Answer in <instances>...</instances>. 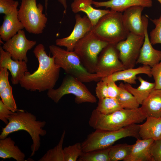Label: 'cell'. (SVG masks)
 Instances as JSON below:
<instances>
[{"mask_svg":"<svg viewBox=\"0 0 161 161\" xmlns=\"http://www.w3.org/2000/svg\"><path fill=\"white\" fill-rule=\"evenodd\" d=\"M49 48L56 64L67 75L83 83L98 81L101 79L96 73H89L86 70L74 51L65 50L55 45H50Z\"/></svg>","mask_w":161,"mask_h":161,"instance_id":"277c9868","label":"cell"},{"mask_svg":"<svg viewBox=\"0 0 161 161\" xmlns=\"http://www.w3.org/2000/svg\"><path fill=\"white\" fill-rule=\"evenodd\" d=\"M19 3L14 0H0V13L5 15L11 12L18 7Z\"/></svg>","mask_w":161,"mask_h":161,"instance_id":"836d02e7","label":"cell"},{"mask_svg":"<svg viewBox=\"0 0 161 161\" xmlns=\"http://www.w3.org/2000/svg\"><path fill=\"white\" fill-rule=\"evenodd\" d=\"M33 52L38 61V67L32 73L26 72L19 83L22 88L31 91L53 89L59 78L61 68L55 63L54 57L47 55L43 44L37 45Z\"/></svg>","mask_w":161,"mask_h":161,"instance_id":"6da1fadb","label":"cell"},{"mask_svg":"<svg viewBox=\"0 0 161 161\" xmlns=\"http://www.w3.org/2000/svg\"><path fill=\"white\" fill-rule=\"evenodd\" d=\"M8 120V123L2 129L0 139L6 138L14 132L21 130L26 131L32 140L30 157L33 156L40 148V136H43L47 134V131L43 129L46 122L37 120L35 115L22 109H19L11 115Z\"/></svg>","mask_w":161,"mask_h":161,"instance_id":"7a4b0ae2","label":"cell"},{"mask_svg":"<svg viewBox=\"0 0 161 161\" xmlns=\"http://www.w3.org/2000/svg\"><path fill=\"white\" fill-rule=\"evenodd\" d=\"M66 132L64 130L58 144L48 150L39 161H65L63 145Z\"/></svg>","mask_w":161,"mask_h":161,"instance_id":"4316f807","label":"cell"},{"mask_svg":"<svg viewBox=\"0 0 161 161\" xmlns=\"http://www.w3.org/2000/svg\"><path fill=\"white\" fill-rule=\"evenodd\" d=\"M65 161H76L84 153L81 143H77L64 149Z\"/></svg>","mask_w":161,"mask_h":161,"instance_id":"4dcf8cb0","label":"cell"},{"mask_svg":"<svg viewBox=\"0 0 161 161\" xmlns=\"http://www.w3.org/2000/svg\"><path fill=\"white\" fill-rule=\"evenodd\" d=\"M6 68L10 72L12 83L16 85L28 71L27 62L13 60L10 53L0 47V67Z\"/></svg>","mask_w":161,"mask_h":161,"instance_id":"9a60e30c","label":"cell"},{"mask_svg":"<svg viewBox=\"0 0 161 161\" xmlns=\"http://www.w3.org/2000/svg\"><path fill=\"white\" fill-rule=\"evenodd\" d=\"M152 139H137L130 154L123 161H153L150 148L154 141Z\"/></svg>","mask_w":161,"mask_h":161,"instance_id":"ffe728a7","label":"cell"},{"mask_svg":"<svg viewBox=\"0 0 161 161\" xmlns=\"http://www.w3.org/2000/svg\"><path fill=\"white\" fill-rule=\"evenodd\" d=\"M137 79L140 83L137 88H135L131 84L126 83L124 84V86L125 89L135 97L139 104L141 105L151 92L154 89L155 84L154 83L145 80L141 76L137 77Z\"/></svg>","mask_w":161,"mask_h":161,"instance_id":"d4e9b609","label":"cell"},{"mask_svg":"<svg viewBox=\"0 0 161 161\" xmlns=\"http://www.w3.org/2000/svg\"><path fill=\"white\" fill-rule=\"evenodd\" d=\"M93 1V0H74L71 4V8L74 13L80 11L85 13L93 26L102 17L109 13L110 10L95 9L91 5Z\"/></svg>","mask_w":161,"mask_h":161,"instance_id":"ac0fdd59","label":"cell"},{"mask_svg":"<svg viewBox=\"0 0 161 161\" xmlns=\"http://www.w3.org/2000/svg\"><path fill=\"white\" fill-rule=\"evenodd\" d=\"M144 7L140 6L131 7L123 14L124 25L131 32L137 35H144V27L141 16Z\"/></svg>","mask_w":161,"mask_h":161,"instance_id":"2e32d148","label":"cell"},{"mask_svg":"<svg viewBox=\"0 0 161 161\" xmlns=\"http://www.w3.org/2000/svg\"><path fill=\"white\" fill-rule=\"evenodd\" d=\"M148 18L146 15L142 16L144 27V39L136 64L151 67L161 60V51L154 48L150 42L148 33Z\"/></svg>","mask_w":161,"mask_h":161,"instance_id":"5bb4252c","label":"cell"},{"mask_svg":"<svg viewBox=\"0 0 161 161\" xmlns=\"http://www.w3.org/2000/svg\"><path fill=\"white\" fill-rule=\"evenodd\" d=\"M75 19V24L70 35L67 37L55 40L56 45L64 47L66 48V50L69 51H74L77 42L90 31L93 26L90 20L86 16L82 17L77 14Z\"/></svg>","mask_w":161,"mask_h":161,"instance_id":"4fadbf2b","label":"cell"},{"mask_svg":"<svg viewBox=\"0 0 161 161\" xmlns=\"http://www.w3.org/2000/svg\"><path fill=\"white\" fill-rule=\"evenodd\" d=\"M17 7L11 12L5 15L3 21L0 27V37L3 41H6L16 35L24 27L18 18Z\"/></svg>","mask_w":161,"mask_h":161,"instance_id":"e0dca14e","label":"cell"},{"mask_svg":"<svg viewBox=\"0 0 161 161\" xmlns=\"http://www.w3.org/2000/svg\"><path fill=\"white\" fill-rule=\"evenodd\" d=\"M45 0V6L46 9V14H47V7L48 0ZM58 1L62 5L65 10H66L67 7L66 0H58Z\"/></svg>","mask_w":161,"mask_h":161,"instance_id":"60d3db41","label":"cell"},{"mask_svg":"<svg viewBox=\"0 0 161 161\" xmlns=\"http://www.w3.org/2000/svg\"><path fill=\"white\" fill-rule=\"evenodd\" d=\"M144 39V35L130 32L126 38L115 45L119 58L125 69L134 68L136 64Z\"/></svg>","mask_w":161,"mask_h":161,"instance_id":"30bf717a","label":"cell"},{"mask_svg":"<svg viewBox=\"0 0 161 161\" xmlns=\"http://www.w3.org/2000/svg\"><path fill=\"white\" fill-rule=\"evenodd\" d=\"M109 44L95 35L90 31L76 43L74 51L89 73H95L99 55Z\"/></svg>","mask_w":161,"mask_h":161,"instance_id":"ba28073f","label":"cell"},{"mask_svg":"<svg viewBox=\"0 0 161 161\" xmlns=\"http://www.w3.org/2000/svg\"><path fill=\"white\" fill-rule=\"evenodd\" d=\"M146 118L140 107L133 109H123L108 114L101 113L95 109L92 112L89 124L95 130L114 131L142 123Z\"/></svg>","mask_w":161,"mask_h":161,"instance_id":"3957f363","label":"cell"},{"mask_svg":"<svg viewBox=\"0 0 161 161\" xmlns=\"http://www.w3.org/2000/svg\"><path fill=\"white\" fill-rule=\"evenodd\" d=\"M150 151L153 161H161V140H154Z\"/></svg>","mask_w":161,"mask_h":161,"instance_id":"8d00e7d4","label":"cell"},{"mask_svg":"<svg viewBox=\"0 0 161 161\" xmlns=\"http://www.w3.org/2000/svg\"><path fill=\"white\" fill-rule=\"evenodd\" d=\"M122 12L111 10L102 17L90 31L109 44L116 45L125 39L130 32L125 26Z\"/></svg>","mask_w":161,"mask_h":161,"instance_id":"8992f818","label":"cell"},{"mask_svg":"<svg viewBox=\"0 0 161 161\" xmlns=\"http://www.w3.org/2000/svg\"><path fill=\"white\" fill-rule=\"evenodd\" d=\"M101 80L105 81L108 87V97L116 98L120 91V88L111 78L110 76L104 78Z\"/></svg>","mask_w":161,"mask_h":161,"instance_id":"e575fe53","label":"cell"},{"mask_svg":"<svg viewBox=\"0 0 161 161\" xmlns=\"http://www.w3.org/2000/svg\"><path fill=\"white\" fill-rule=\"evenodd\" d=\"M47 94L48 97L56 103H58L64 96L69 94L75 96V101L78 104L97 102L96 97L83 82L67 74L58 88L48 90Z\"/></svg>","mask_w":161,"mask_h":161,"instance_id":"52a82bcc","label":"cell"},{"mask_svg":"<svg viewBox=\"0 0 161 161\" xmlns=\"http://www.w3.org/2000/svg\"><path fill=\"white\" fill-rule=\"evenodd\" d=\"M157 0L160 3V4L161 5V0Z\"/></svg>","mask_w":161,"mask_h":161,"instance_id":"b9f144b4","label":"cell"},{"mask_svg":"<svg viewBox=\"0 0 161 161\" xmlns=\"http://www.w3.org/2000/svg\"><path fill=\"white\" fill-rule=\"evenodd\" d=\"M96 96L99 100L108 97V87L106 82L101 79L97 82L95 88Z\"/></svg>","mask_w":161,"mask_h":161,"instance_id":"74e56055","label":"cell"},{"mask_svg":"<svg viewBox=\"0 0 161 161\" xmlns=\"http://www.w3.org/2000/svg\"><path fill=\"white\" fill-rule=\"evenodd\" d=\"M139 134L142 139L161 140V117H147L145 121L139 125Z\"/></svg>","mask_w":161,"mask_h":161,"instance_id":"7402d4cb","label":"cell"},{"mask_svg":"<svg viewBox=\"0 0 161 161\" xmlns=\"http://www.w3.org/2000/svg\"><path fill=\"white\" fill-rule=\"evenodd\" d=\"M141 105L147 117H161V89H154Z\"/></svg>","mask_w":161,"mask_h":161,"instance_id":"603a6c76","label":"cell"},{"mask_svg":"<svg viewBox=\"0 0 161 161\" xmlns=\"http://www.w3.org/2000/svg\"><path fill=\"white\" fill-rule=\"evenodd\" d=\"M151 73L154 80V89H161V60L151 67Z\"/></svg>","mask_w":161,"mask_h":161,"instance_id":"d590c367","label":"cell"},{"mask_svg":"<svg viewBox=\"0 0 161 161\" xmlns=\"http://www.w3.org/2000/svg\"><path fill=\"white\" fill-rule=\"evenodd\" d=\"M92 4L96 7H104L112 10L122 12L134 6L150 7L152 6V0H110L104 1H93Z\"/></svg>","mask_w":161,"mask_h":161,"instance_id":"d6986e66","label":"cell"},{"mask_svg":"<svg viewBox=\"0 0 161 161\" xmlns=\"http://www.w3.org/2000/svg\"><path fill=\"white\" fill-rule=\"evenodd\" d=\"M36 41L27 39L24 31L21 30L14 35L3 44V49L9 52L15 60L28 62L27 53L36 44Z\"/></svg>","mask_w":161,"mask_h":161,"instance_id":"7c38bea8","label":"cell"},{"mask_svg":"<svg viewBox=\"0 0 161 161\" xmlns=\"http://www.w3.org/2000/svg\"><path fill=\"white\" fill-rule=\"evenodd\" d=\"M155 25L150 33V41L152 45L161 44V14L158 18L151 19Z\"/></svg>","mask_w":161,"mask_h":161,"instance_id":"d6a6232c","label":"cell"},{"mask_svg":"<svg viewBox=\"0 0 161 161\" xmlns=\"http://www.w3.org/2000/svg\"><path fill=\"white\" fill-rule=\"evenodd\" d=\"M118 86L120 91L116 98L123 108L133 109L139 108L140 104L135 97L125 89L124 83L121 82Z\"/></svg>","mask_w":161,"mask_h":161,"instance_id":"484cf974","label":"cell"},{"mask_svg":"<svg viewBox=\"0 0 161 161\" xmlns=\"http://www.w3.org/2000/svg\"><path fill=\"white\" fill-rule=\"evenodd\" d=\"M43 10V5L37 4L36 0H21L18 18L29 33L39 34L43 32L47 21Z\"/></svg>","mask_w":161,"mask_h":161,"instance_id":"9c48e42d","label":"cell"},{"mask_svg":"<svg viewBox=\"0 0 161 161\" xmlns=\"http://www.w3.org/2000/svg\"><path fill=\"white\" fill-rule=\"evenodd\" d=\"M133 145L127 143L118 144L110 147V161L123 160L130 154Z\"/></svg>","mask_w":161,"mask_h":161,"instance_id":"f1b7e54d","label":"cell"},{"mask_svg":"<svg viewBox=\"0 0 161 161\" xmlns=\"http://www.w3.org/2000/svg\"><path fill=\"white\" fill-rule=\"evenodd\" d=\"M0 97L3 103L8 109L13 112L17 111L16 101L12 92V86L10 85L3 91L0 92Z\"/></svg>","mask_w":161,"mask_h":161,"instance_id":"1f68e13d","label":"cell"},{"mask_svg":"<svg viewBox=\"0 0 161 161\" xmlns=\"http://www.w3.org/2000/svg\"><path fill=\"white\" fill-rule=\"evenodd\" d=\"M10 137L0 140V157L3 159L13 158L17 161H24L25 154L15 145Z\"/></svg>","mask_w":161,"mask_h":161,"instance_id":"cb8c5ba5","label":"cell"},{"mask_svg":"<svg viewBox=\"0 0 161 161\" xmlns=\"http://www.w3.org/2000/svg\"><path fill=\"white\" fill-rule=\"evenodd\" d=\"M151 67L148 66L143 65L135 68L125 69L109 76L115 82L121 80L125 83L135 84L136 83L137 76L138 75L144 74L149 77H151Z\"/></svg>","mask_w":161,"mask_h":161,"instance_id":"44dd1931","label":"cell"},{"mask_svg":"<svg viewBox=\"0 0 161 161\" xmlns=\"http://www.w3.org/2000/svg\"><path fill=\"white\" fill-rule=\"evenodd\" d=\"M123 109L116 98L106 97L99 100L95 109L101 113L108 114Z\"/></svg>","mask_w":161,"mask_h":161,"instance_id":"83f0119b","label":"cell"},{"mask_svg":"<svg viewBox=\"0 0 161 161\" xmlns=\"http://www.w3.org/2000/svg\"><path fill=\"white\" fill-rule=\"evenodd\" d=\"M99 54L95 73L101 79L125 69L119 59L115 45L109 44Z\"/></svg>","mask_w":161,"mask_h":161,"instance_id":"8fae6325","label":"cell"},{"mask_svg":"<svg viewBox=\"0 0 161 161\" xmlns=\"http://www.w3.org/2000/svg\"><path fill=\"white\" fill-rule=\"evenodd\" d=\"M139 124H134L114 131L96 129L81 143L84 153L101 149L112 145L118 140L127 137L140 138Z\"/></svg>","mask_w":161,"mask_h":161,"instance_id":"5b68a950","label":"cell"},{"mask_svg":"<svg viewBox=\"0 0 161 161\" xmlns=\"http://www.w3.org/2000/svg\"><path fill=\"white\" fill-rule=\"evenodd\" d=\"M13 112L10 110L7 106L0 100V119L6 124L8 123V119L10 116L14 114Z\"/></svg>","mask_w":161,"mask_h":161,"instance_id":"ab89813d","label":"cell"},{"mask_svg":"<svg viewBox=\"0 0 161 161\" xmlns=\"http://www.w3.org/2000/svg\"><path fill=\"white\" fill-rule=\"evenodd\" d=\"M110 147L83 153L77 161H110L109 156Z\"/></svg>","mask_w":161,"mask_h":161,"instance_id":"f546056e","label":"cell"},{"mask_svg":"<svg viewBox=\"0 0 161 161\" xmlns=\"http://www.w3.org/2000/svg\"><path fill=\"white\" fill-rule=\"evenodd\" d=\"M9 72L5 67H0V92L10 85L8 80Z\"/></svg>","mask_w":161,"mask_h":161,"instance_id":"f35d334b","label":"cell"}]
</instances>
